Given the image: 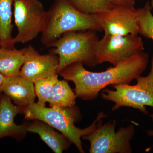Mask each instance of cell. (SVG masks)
Here are the masks:
<instances>
[{
	"label": "cell",
	"mask_w": 153,
	"mask_h": 153,
	"mask_svg": "<svg viewBox=\"0 0 153 153\" xmlns=\"http://www.w3.org/2000/svg\"><path fill=\"white\" fill-rule=\"evenodd\" d=\"M149 61V55L143 51L105 71H88L83 63L77 62L66 66L58 74L65 80L74 82L76 97L87 101L95 99L108 85L129 84L145 71Z\"/></svg>",
	"instance_id": "1"
},
{
	"label": "cell",
	"mask_w": 153,
	"mask_h": 153,
	"mask_svg": "<svg viewBox=\"0 0 153 153\" xmlns=\"http://www.w3.org/2000/svg\"><path fill=\"white\" fill-rule=\"evenodd\" d=\"M21 113L27 120H37L44 122L56 129L74 144L80 153H84L81 139L95 130L106 114L100 112L95 120L89 126L81 129L76 127L74 123L79 118V111L75 106L72 107H47L33 103L29 106L21 107Z\"/></svg>",
	"instance_id": "2"
},
{
	"label": "cell",
	"mask_w": 153,
	"mask_h": 153,
	"mask_svg": "<svg viewBox=\"0 0 153 153\" xmlns=\"http://www.w3.org/2000/svg\"><path fill=\"white\" fill-rule=\"evenodd\" d=\"M87 30L102 31L94 15L80 13L68 0H55L46 13L41 42L46 47H51L64 33Z\"/></svg>",
	"instance_id": "3"
},
{
	"label": "cell",
	"mask_w": 153,
	"mask_h": 153,
	"mask_svg": "<svg viewBox=\"0 0 153 153\" xmlns=\"http://www.w3.org/2000/svg\"><path fill=\"white\" fill-rule=\"evenodd\" d=\"M93 30L73 31L64 33L52 44L50 52L58 55L57 73L74 63H81L88 67L97 65L95 47L99 38Z\"/></svg>",
	"instance_id": "4"
},
{
	"label": "cell",
	"mask_w": 153,
	"mask_h": 153,
	"mask_svg": "<svg viewBox=\"0 0 153 153\" xmlns=\"http://www.w3.org/2000/svg\"><path fill=\"white\" fill-rule=\"evenodd\" d=\"M135 85L121 84L112 85L114 90L103 89L101 96L103 99L114 103L113 111L123 107H131L148 114L146 106L153 107V55L150 71L146 76L136 78Z\"/></svg>",
	"instance_id": "5"
},
{
	"label": "cell",
	"mask_w": 153,
	"mask_h": 153,
	"mask_svg": "<svg viewBox=\"0 0 153 153\" xmlns=\"http://www.w3.org/2000/svg\"><path fill=\"white\" fill-rule=\"evenodd\" d=\"M102 121L92 133L82 137L90 143V153H130V141L134 134V126L131 124L115 131V120L102 124Z\"/></svg>",
	"instance_id": "6"
},
{
	"label": "cell",
	"mask_w": 153,
	"mask_h": 153,
	"mask_svg": "<svg viewBox=\"0 0 153 153\" xmlns=\"http://www.w3.org/2000/svg\"><path fill=\"white\" fill-rule=\"evenodd\" d=\"M15 25L18 30L12 44H25L42 33L46 13L39 0H13Z\"/></svg>",
	"instance_id": "7"
},
{
	"label": "cell",
	"mask_w": 153,
	"mask_h": 153,
	"mask_svg": "<svg viewBox=\"0 0 153 153\" xmlns=\"http://www.w3.org/2000/svg\"><path fill=\"white\" fill-rule=\"evenodd\" d=\"M144 49L142 39L138 35H104L96 45L97 62V64L108 62L115 66Z\"/></svg>",
	"instance_id": "8"
},
{
	"label": "cell",
	"mask_w": 153,
	"mask_h": 153,
	"mask_svg": "<svg viewBox=\"0 0 153 153\" xmlns=\"http://www.w3.org/2000/svg\"><path fill=\"white\" fill-rule=\"evenodd\" d=\"M105 35H138V9L134 6H114L110 10L94 15Z\"/></svg>",
	"instance_id": "9"
},
{
	"label": "cell",
	"mask_w": 153,
	"mask_h": 153,
	"mask_svg": "<svg viewBox=\"0 0 153 153\" xmlns=\"http://www.w3.org/2000/svg\"><path fill=\"white\" fill-rule=\"evenodd\" d=\"M59 65L58 55L52 52L40 55L30 45L26 47L25 61L20 75L33 82L57 73Z\"/></svg>",
	"instance_id": "10"
},
{
	"label": "cell",
	"mask_w": 153,
	"mask_h": 153,
	"mask_svg": "<svg viewBox=\"0 0 153 153\" xmlns=\"http://www.w3.org/2000/svg\"><path fill=\"white\" fill-rule=\"evenodd\" d=\"M21 113V107L13 104L7 96L0 94V139L11 137L20 139L27 133L28 123L17 125L14 119Z\"/></svg>",
	"instance_id": "11"
},
{
	"label": "cell",
	"mask_w": 153,
	"mask_h": 153,
	"mask_svg": "<svg viewBox=\"0 0 153 153\" xmlns=\"http://www.w3.org/2000/svg\"><path fill=\"white\" fill-rule=\"evenodd\" d=\"M0 92L20 107L29 106L35 102L36 94L34 82L20 75L6 77L0 87Z\"/></svg>",
	"instance_id": "12"
},
{
	"label": "cell",
	"mask_w": 153,
	"mask_h": 153,
	"mask_svg": "<svg viewBox=\"0 0 153 153\" xmlns=\"http://www.w3.org/2000/svg\"><path fill=\"white\" fill-rule=\"evenodd\" d=\"M49 125L34 120L28 124V132L38 134L45 143L55 153L63 152L70 146L71 142L67 137L54 130Z\"/></svg>",
	"instance_id": "13"
},
{
	"label": "cell",
	"mask_w": 153,
	"mask_h": 153,
	"mask_svg": "<svg viewBox=\"0 0 153 153\" xmlns=\"http://www.w3.org/2000/svg\"><path fill=\"white\" fill-rule=\"evenodd\" d=\"M26 51V48L17 49L0 47V72L6 78L20 75Z\"/></svg>",
	"instance_id": "14"
},
{
	"label": "cell",
	"mask_w": 153,
	"mask_h": 153,
	"mask_svg": "<svg viewBox=\"0 0 153 153\" xmlns=\"http://www.w3.org/2000/svg\"><path fill=\"white\" fill-rule=\"evenodd\" d=\"M13 0H0V47L12 49V5Z\"/></svg>",
	"instance_id": "15"
},
{
	"label": "cell",
	"mask_w": 153,
	"mask_h": 153,
	"mask_svg": "<svg viewBox=\"0 0 153 153\" xmlns=\"http://www.w3.org/2000/svg\"><path fill=\"white\" fill-rule=\"evenodd\" d=\"M76 96L67 80H58L54 86L48 102L51 107L67 108L75 106Z\"/></svg>",
	"instance_id": "16"
},
{
	"label": "cell",
	"mask_w": 153,
	"mask_h": 153,
	"mask_svg": "<svg viewBox=\"0 0 153 153\" xmlns=\"http://www.w3.org/2000/svg\"><path fill=\"white\" fill-rule=\"evenodd\" d=\"M76 10L85 15H94L110 10L114 7L110 0H68Z\"/></svg>",
	"instance_id": "17"
},
{
	"label": "cell",
	"mask_w": 153,
	"mask_h": 153,
	"mask_svg": "<svg viewBox=\"0 0 153 153\" xmlns=\"http://www.w3.org/2000/svg\"><path fill=\"white\" fill-rule=\"evenodd\" d=\"M58 73L47 78L39 79L34 82L35 93L38 99L37 103L45 106L49 101L54 86L59 79Z\"/></svg>",
	"instance_id": "18"
},
{
	"label": "cell",
	"mask_w": 153,
	"mask_h": 153,
	"mask_svg": "<svg viewBox=\"0 0 153 153\" xmlns=\"http://www.w3.org/2000/svg\"><path fill=\"white\" fill-rule=\"evenodd\" d=\"M138 9L139 33L141 36L153 41V16L151 11L152 8L147 2L143 7Z\"/></svg>",
	"instance_id": "19"
},
{
	"label": "cell",
	"mask_w": 153,
	"mask_h": 153,
	"mask_svg": "<svg viewBox=\"0 0 153 153\" xmlns=\"http://www.w3.org/2000/svg\"><path fill=\"white\" fill-rule=\"evenodd\" d=\"M114 6H134L135 0H110Z\"/></svg>",
	"instance_id": "20"
},
{
	"label": "cell",
	"mask_w": 153,
	"mask_h": 153,
	"mask_svg": "<svg viewBox=\"0 0 153 153\" xmlns=\"http://www.w3.org/2000/svg\"><path fill=\"white\" fill-rule=\"evenodd\" d=\"M6 79L5 76L0 72V87L1 86Z\"/></svg>",
	"instance_id": "21"
},
{
	"label": "cell",
	"mask_w": 153,
	"mask_h": 153,
	"mask_svg": "<svg viewBox=\"0 0 153 153\" xmlns=\"http://www.w3.org/2000/svg\"><path fill=\"white\" fill-rule=\"evenodd\" d=\"M148 135L150 136H153V130H150L147 131Z\"/></svg>",
	"instance_id": "22"
},
{
	"label": "cell",
	"mask_w": 153,
	"mask_h": 153,
	"mask_svg": "<svg viewBox=\"0 0 153 153\" xmlns=\"http://www.w3.org/2000/svg\"><path fill=\"white\" fill-rule=\"evenodd\" d=\"M151 7H152V9L153 8V0H152V1H151Z\"/></svg>",
	"instance_id": "23"
},
{
	"label": "cell",
	"mask_w": 153,
	"mask_h": 153,
	"mask_svg": "<svg viewBox=\"0 0 153 153\" xmlns=\"http://www.w3.org/2000/svg\"><path fill=\"white\" fill-rule=\"evenodd\" d=\"M149 116L151 118H152V120L153 121V114H152L150 115Z\"/></svg>",
	"instance_id": "24"
}]
</instances>
